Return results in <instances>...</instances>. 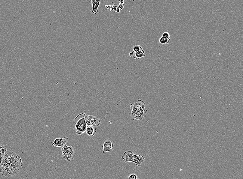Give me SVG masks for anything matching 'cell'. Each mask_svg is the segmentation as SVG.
I'll return each instance as SVG.
<instances>
[{
    "mask_svg": "<svg viewBox=\"0 0 243 179\" xmlns=\"http://www.w3.org/2000/svg\"><path fill=\"white\" fill-rule=\"evenodd\" d=\"M133 50L135 52H138L143 49L141 46L140 45L135 46L133 47Z\"/></svg>",
    "mask_w": 243,
    "mask_h": 179,
    "instance_id": "cell-15",
    "label": "cell"
},
{
    "mask_svg": "<svg viewBox=\"0 0 243 179\" xmlns=\"http://www.w3.org/2000/svg\"><path fill=\"white\" fill-rule=\"evenodd\" d=\"M22 166V160L20 156L9 152L0 164V173L2 175L10 177L17 174Z\"/></svg>",
    "mask_w": 243,
    "mask_h": 179,
    "instance_id": "cell-1",
    "label": "cell"
},
{
    "mask_svg": "<svg viewBox=\"0 0 243 179\" xmlns=\"http://www.w3.org/2000/svg\"><path fill=\"white\" fill-rule=\"evenodd\" d=\"M86 133L88 135L92 138L97 132V129L94 127H87L86 130Z\"/></svg>",
    "mask_w": 243,
    "mask_h": 179,
    "instance_id": "cell-11",
    "label": "cell"
},
{
    "mask_svg": "<svg viewBox=\"0 0 243 179\" xmlns=\"http://www.w3.org/2000/svg\"><path fill=\"white\" fill-rule=\"evenodd\" d=\"M145 160V159L143 156L134 154L132 163H135L137 166L141 167Z\"/></svg>",
    "mask_w": 243,
    "mask_h": 179,
    "instance_id": "cell-9",
    "label": "cell"
},
{
    "mask_svg": "<svg viewBox=\"0 0 243 179\" xmlns=\"http://www.w3.org/2000/svg\"><path fill=\"white\" fill-rule=\"evenodd\" d=\"M69 142V139L67 137L56 139L52 143V145L55 148L60 149L66 145Z\"/></svg>",
    "mask_w": 243,
    "mask_h": 179,
    "instance_id": "cell-5",
    "label": "cell"
},
{
    "mask_svg": "<svg viewBox=\"0 0 243 179\" xmlns=\"http://www.w3.org/2000/svg\"><path fill=\"white\" fill-rule=\"evenodd\" d=\"M7 146L4 145L0 144V164L5 155V153L7 151Z\"/></svg>",
    "mask_w": 243,
    "mask_h": 179,
    "instance_id": "cell-12",
    "label": "cell"
},
{
    "mask_svg": "<svg viewBox=\"0 0 243 179\" xmlns=\"http://www.w3.org/2000/svg\"><path fill=\"white\" fill-rule=\"evenodd\" d=\"M170 39H166L164 37L162 36L159 39V43L162 45H165V44H169L170 43Z\"/></svg>",
    "mask_w": 243,
    "mask_h": 179,
    "instance_id": "cell-14",
    "label": "cell"
},
{
    "mask_svg": "<svg viewBox=\"0 0 243 179\" xmlns=\"http://www.w3.org/2000/svg\"><path fill=\"white\" fill-rule=\"evenodd\" d=\"M165 38L167 39H170V35L169 32H165L162 34V36Z\"/></svg>",
    "mask_w": 243,
    "mask_h": 179,
    "instance_id": "cell-16",
    "label": "cell"
},
{
    "mask_svg": "<svg viewBox=\"0 0 243 179\" xmlns=\"http://www.w3.org/2000/svg\"><path fill=\"white\" fill-rule=\"evenodd\" d=\"M134 155V153L131 151H127L123 153L122 156V159L124 160L125 163L132 162Z\"/></svg>",
    "mask_w": 243,
    "mask_h": 179,
    "instance_id": "cell-8",
    "label": "cell"
},
{
    "mask_svg": "<svg viewBox=\"0 0 243 179\" xmlns=\"http://www.w3.org/2000/svg\"><path fill=\"white\" fill-rule=\"evenodd\" d=\"M67 154L71 155L73 158L76 155V150L73 146H67Z\"/></svg>",
    "mask_w": 243,
    "mask_h": 179,
    "instance_id": "cell-13",
    "label": "cell"
},
{
    "mask_svg": "<svg viewBox=\"0 0 243 179\" xmlns=\"http://www.w3.org/2000/svg\"><path fill=\"white\" fill-rule=\"evenodd\" d=\"M144 103L143 101L139 100L134 104L132 108L131 115L132 114V117L135 119L139 120L143 119L144 114L143 111L145 106Z\"/></svg>",
    "mask_w": 243,
    "mask_h": 179,
    "instance_id": "cell-3",
    "label": "cell"
},
{
    "mask_svg": "<svg viewBox=\"0 0 243 179\" xmlns=\"http://www.w3.org/2000/svg\"><path fill=\"white\" fill-rule=\"evenodd\" d=\"M85 120L87 127H99L100 124V118L92 115H85Z\"/></svg>",
    "mask_w": 243,
    "mask_h": 179,
    "instance_id": "cell-4",
    "label": "cell"
},
{
    "mask_svg": "<svg viewBox=\"0 0 243 179\" xmlns=\"http://www.w3.org/2000/svg\"><path fill=\"white\" fill-rule=\"evenodd\" d=\"M114 146V145L112 141L109 138L105 139L102 145V149L103 150V153L104 154L106 152L113 151L112 148Z\"/></svg>",
    "mask_w": 243,
    "mask_h": 179,
    "instance_id": "cell-6",
    "label": "cell"
},
{
    "mask_svg": "<svg viewBox=\"0 0 243 179\" xmlns=\"http://www.w3.org/2000/svg\"><path fill=\"white\" fill-rule=\"evenodd\" d=\"M130 56L135 59H140L146 56V55L145 52L142 49L141 50L138 52H135L133 51L132 52L130 53Z\"/></svg>",
    "mask_w": 243,
    "mask_h": 179,
    "instance_id": "cell-7",
    "label": "cell"
},
{
    "mask_svg": "<svg viewBox=\"0 0 243 179\" xmlns=\"http://www.w3.org/2000/svg\"><path fill=\"white\" fill-rule=\"evenodd\" d=\"M91 1L92 2L93 8L92 12L93 14H97L99 12V10H98V8H99L101 1H100V0H99V1H94V0H92V1Z\"/></svg>",
    "mask_w": 243,
    "mask_h": 179,
    "instance_id": "cell-10",
    "label": "cell"
},
{
    "mask_svg": "<svg viewBox=\"0 0 243 179\" xmlns=\"http://www.w3.org/2000/svg\"><path fill=\"white\" fill-rule=\"evenodd\" d=\"M128 179H137V176L135 174H131L128 176Z\"/></svg>",
    "mask_w": 243,
    "mask_h": 179,
    "instance_id": "cell-17",
    "label": "cell"
},
{
    "mask_svg": "<svg viewBox=\"0 0 243 179\" xmlns=\"http://www.w3.org/2000/svg\"><path fill=\"white\" fill-rule=\"evenodd\" d=\"M85 113H81L74 118L76 133L78 135H81L85 133L87 128V124L85 118Z\"/></svg>",
    "mask_w": 243,
    "mask_h": 179,
    "instance_id": "cell-2",
    "label": "cell"
}]
</instances>
